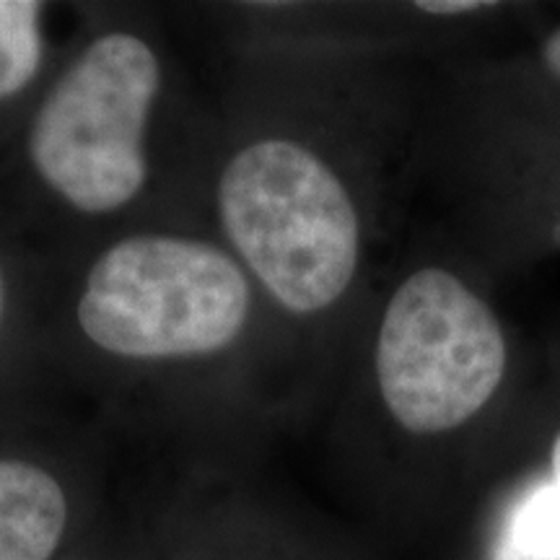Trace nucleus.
I'll use <instances>...</instances> for the list:
<instances>
[{
	"label": "nucleus",
	"instance_id": "1",
	"mask_svg": "<svg viewBox=\"0 0 560 560\" xmlns=\"http://www.w3.org/2000/svg\"><path fill=\"white\" fill-rule=\"evenodd\" d=\"M213 166L151 5H75L52 79L0 149V215L50 260L149 229H208Z\"/></svg>",
	"mask_w": 560,
	"mask_h": 560
},
{
	"label": "nucleus",
	"instance_id": "2",
	"mask_svg": "<svg viewBox=\"0 0 560 560\" xmlns=\"http://www.w3.org/2000/svg\"><path fill=\"white\" fill-rule=\"evenodd\" d=\"M265 296L210 231L149 229L52 260L45 376L115 446L190 459Z\"/></svg>",
	"mask_w": 560,
	"mask_h": 560
},
{
	"label": "nucleus",
	"instance_id": "3",
	"mask_svg": "<svg viewBox=\"0 0 560 560\" xmlns=\"http://www.w3.org/2000/svg\"><path fill=\"white\" fill-rule=\"evenodd\" d=\"M208 223L265 301L291 319L338 310L359 276L353 192L332 159L293 130H244L213 151Z\"/></svg>",
	"mask_w": 560,
	"mask_h": 560
},
{
	"label": "nucleus",
	"instance_id": "4",
	"mask_svg": "<svg viewBox=\"0 0 560 560\" xmlns=\"http://www.w3.org/2000/svg\"><path fill=\"white\" fill-rule=\"evenodd\" d=\"M380 395L402 429L444 433L478 416L506 371L503 330L452 272L423 268L392 293L374 348Z\"/></svg>",
	"mask_w": 560,
	"mask_h": 560
},
{
	"label": "nucleus",
	"instance_id": "5",
	"mask_svg": "<svg viewBox=\"0 0 560 560\" xmlns=\"http://www.w3.org/2000/svg\"><path fill=\"white\" fill-rule=\"evenodd\" d=\"M47 380L0 400V560H62L120 490L115 441Z\"/></svg>",
	"mask_w": 560,
	"mask_h": 560
},
{
	"label": "nucleus",
	"instance_id": "6",
	"mask_svg": "<svg viewBox=\"0 0 560 560\" xmlns=\"http://www.w3.org/2000/svg\"><path fill=\"white\" fill-rule=\"evenodd\" d=\"M159 545V560H265L244 535V522L213 495L200 465L156 467L140 486ZM272 560V558H268Z\"/></svg>",
	"mask_w": 560,
	"mask_h": 560
},
{
	"label": "nucleus",
	"instance_id": "7",
	"mask_svg": "<svg viewBox=\"0 0 560 560\" xmlns=\"http://www.w3.org/2000/svg\"><path fill=\"white\" fill-rule=\"evenodd\" d=\"M52 260L0 215V400L47 382L39 330Z\"/></svg>",
	"mask_w": 560,
	"mask_h": 560
},
{
	"label": "nucleus",
	"instance_id": "8",
	"mask_svg": "<svg viewBox=\"0 0 560 560\" xmlns=\"http://www.w3.org/2000/svg\"><path fill=\"white\" fill-rule=\"evenodd\" d=\"M60 11L62 5L45 0H0V149L26 120L62 58L73 24L66 34L55 30Z\"/></svg>",
	"mask_w": 560,
	"mask_h": 560
},
{
	"label": "nucleus",
	"instance_id": "9",
	"mask_svg": "<svg viewBox=\"0 0 560 560\" xmlns=\"http://www.w3.org/2000/svg\"><path fill=\"white\" fill-rule=\"evenodd\" d=\"M62 560H159V545L143 490H117L100 522Z\"/></svg>",
	"mask_w": 560,
	"mask_h": 560
},
{
	"label": "nucleus",
	"instance_id": "10",
	"mask_svg": "<svg viewBox=\"0 0 560 560\" xmlns=\"http://www.w3.org/2000/svg\"><path fill=\"white\" fill-rule=\"evenodd\" d=\"M499 560H560V480L522 495L503 527Z\"/></svg>",
	"mask_w": 560,
	"mask_h": 560
},
{
	"label": "nucleus",
	"instance_id": "11",
	"mask_svg": "<svg viewBox=\"0 0 560 560\" xmlns=\"http://www.w3.org/2000/svg\"><path fill=\"white\" fill-rule=\"evenodd\" d=\"M493 3H480V0H420L416 3L418 11L425 13H450V16H457V13H472L490 9Z\"/></svg>",
	"mask_w": 560,
	"mask_h": 560
},
{
	"label": "nucleus",
	"instance_id": "12",
	"mask_svg": "<svg viewBox=\"0 0 560 560\" xmlns=\"http://www.w3.org/2000/svg\"><path fill=\"white\" fill-rule=\"evenodd\" d=\"M542 60H545V66H548L552 73H556L560 79V26L556 32H552V37L545 42Z\"/></svg>",
	"mask_w": 560,
	"mask_h": 560
},
{
	"label": "nucleus",
	"instance_id": "13",
	"mask_svg": "<svg viewBox=\"0 0 560 560\" xmlns=\"http://www.w3.org/2000/svg\"><path fill=\"white\" fill-rule=\"evenodd\" d=\"M550 465H552V478L560 480V433L552 444V454H550Z\"/></svg>",
	"mask_w": 560,
	"mask_h": 560
}]
</instances>
